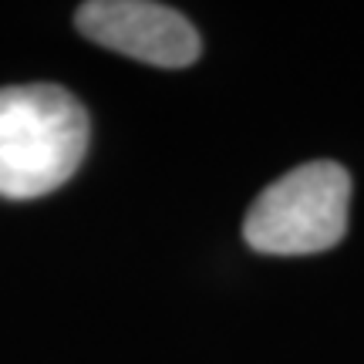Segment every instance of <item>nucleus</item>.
Wrapping results in <instances>:
<instances>
[{"label":"nucleus","mask_w":364,"mask_h":364,"mask_svg":"<svg viewBox=\"0 0 364 364\" xmlns=\"http://www.w3.org/2000/svg\"><path fill=\"white\" fill-rule=\"evenodd\" d=\"M91 122L58 85L0 88V199H38L61 189L85 162Z\"/></svg>","instance_id":"nucleus-1"},{"label":"nucleus","mask_w":364,"mask_h":364,"mask_svg":"<svg viewBox=\"0 0 364 364\" xmlns=\"http://www.w3.org/2000/svg\"><path fill=\"white\" fill-rule=\"evenodd\" d=\"M351 176L344 166L321 159L284 172L250 206L243 236L257 253L307 257L338 247L348 233Z\"/></svg>","instance_id":"nucleus-2"},{"label":"nucleus","mask_w":364,"mask_h":364,"mask_svg":"<svg viewBox=\"0 0 364 364\" xmlns=\"http://www.w3.org/2000/svg\"><path fill=\"white\" fill-rule=\"evenodd\" d=\"M75 27L108 51L156 68H189L203 41L179 11L152 0H91L75 14Z\"/></svg>","instance_id":"nucleus-3"}]
</instances>
